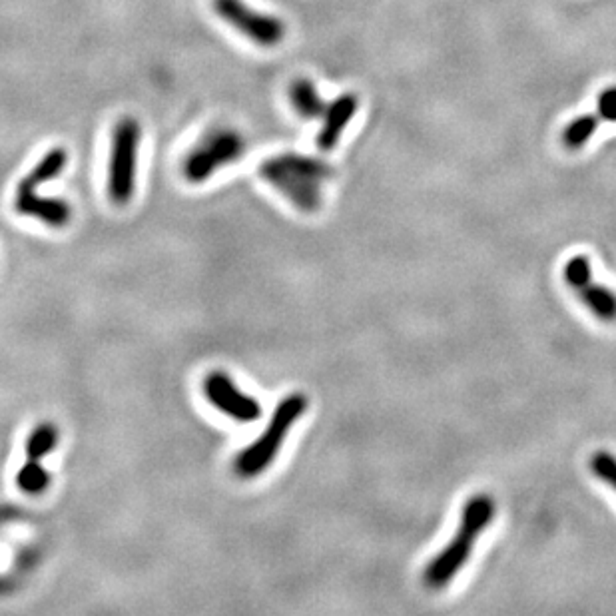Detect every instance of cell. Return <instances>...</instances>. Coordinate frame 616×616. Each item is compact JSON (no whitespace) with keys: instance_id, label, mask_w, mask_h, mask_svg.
<instances>
[{"instance_id":"6da1fadb","label":"cell","mask_w":616,"mask_h":616,"mask_svg":"<svg viewBox=\"0 0 616 616\" xmlns=\"http://www.w3.org/2000/svg\"><path fill=\"white\" fill-rule=\"evenodd\" d=\"M495 513V501L485 493L473 495L465 501L451 543L433 557L423 573V583L429 589H445L463 571L473 555V547L493 523Z\"/></svg>"},{"instance_id":"7a4b0ae2","label":"cell","mask_w":616,"mask_h":616,"mask_svg":"<svg viewBox=\"0 0 616 616\" xmlns=\"http://www.w3.org/2000/svg\"><path fill=\"white\" fill-rule=\"evenodd\" d=\"M260 176L300 212L313 214L321 208V188L333 176V168L319 158L288 152L266 160Z\"/></svg>"},{"instance_id":"3957f363","label":"cell","mask_w":616,"mask_h":616,"mask_svg":"<svg viewBox=\"0 0 616 616\" xmlns=\"http://www.w3.org/2000/svg\"><path fill=\"white\" fill-rule=\"evenodd\" d=\"M308 411V397L304 393H292L282 399L262 435L238 453L234 461V471L242 479L260 477L266 469H270L290 435L292 427L298 419H302Z\"/></svg>"},{"instance_id":"277c9868","label":"cell","mask_w":616,"mask_h":616,"mask_svg":"<svg viewBox=\"0 0 616 616\" xmlns=\"http://www.w3.org/2000/svg\"><path fill=\"white\" fill-rule=\"evenodd\" d=\"M246 154V140L232 128H214L186 154L182 176L188 184H202L222 168L238 162Z\"/></svg>"},{"instance_id":"5b68a950","label":"cell","mask_w":616,"mask_h":616,"mask_svg":"<svg viewBox=\"0 0 616 616\" xmlns=\"http://www.w3.org/2000/svg\"><path fill=\"white\" fill-rule=\"evenodd\" d=\"M140 124L136 118H122L112 132L108 158V198L116 206L130 204L136 190Z\"/></svg>"},{"instance_id":"8992f818","label":"cell","mask_w":616,"mask_h":616,"mask_svg":"<svg viewBox=\"0 0 616 616\" xmlns=\"http://www.w3.org/2000/svg\"><path fill=\"white\" fill-rule=\"evenodd\" d=\"M212 8L234 30L262 48L278 46L288 34L286 24L278 16L258 12L244 0H212Z\"/></svg>"},{"instance_id":"52a82bcc","label":"cell","mask_w":616,"mask_h":616,"mask_svg":"<svg viewBox=\"0 0 616 616\" xmlns=\"http://www.w3.org/2000/svg\"><path fill=\"white\" fill-rule=\"evenodd\" d=\"M202 389L212 407L238 423H256L264 413L262 403L246 395L224 371L208 373Z\"/></svg>"},{"instance_id":"ba28073f","label":"cell","mask_w":616,"mask_h":616,"mask_svg":"<svg viewBox=\"0 0 616 616\" xmlns=\"http://www.w3.org/2000/svg\"><path fill=\"white\" fill-rule=\"evenodd\" d=\"M14 210L20 216L46 224L48 228H66L72 220V208L66 200L40 196L36 188L18 186L14 196Z\"/></svg>"},{"instance_id":"9c48e42d","label":"cell","mask_w":616,"mask_h":616,"mask_svg":"<svg viewBox=\"0 0 616 616\" xmlns=\"http://www.w3.org/2000/svg\"><path fill=\"white\" fill-rule=\"evenodd\" d=\"M357 108H359V100L351 92L341 94L331 104H327L321 130L317 132V138H315V144L321 152H329L339 144V138L343 130L349 126V122L353 120Z\"/></svg>"},{"instance_id":"30bf717a","label":"cell","mask_w":616,"mask_h":616,"mask_svg":"<svg viewBox=\"0 0 616 616\" xmlns=\"http://www.w3.org/2000/svg\"><path fill=\"white\" fill-rule=\"evenodd\" d=\"M290 102L294 106V110L306 118V120H315V118H323L325 114V100L319 96L315 84L309 78H296L290 86Z\"/></svg>"},{"instance_id":"8fae6325","label":"cell","mask_w":616,"mask_h":616,"mask_svg":"<svg viewBox=\"0 0 616 616\" xmlns=\"http://www.w3.org/2000/svg\"><path fill=\"white\" fill-rule=\"evenodd\" d=\"M66 164H68V152L64 148H52L34 164V168L20 180L18 186L38 188V186L54 180L56 176H60L62 170L66 168Z\"/></svg>"},{"instance_id":"7c38bea8","label":"cell","mask_w":616,"mask_h":616,"mask_svg":"<svg viewBox=\"0 0 616 616\" xmlns=\"http://www.w3.org/2000/svg\"><path fill=\"white\" fill-rule=\"evenodd\" d=\"M599 126H601L599 114H583V116H577L575 120H571V122L565 126V130H563V134H561L563 146H565L567 150H573V152L585 148V146L591 142V138L597 134Z\"/></svg>"},{"instance_id":"4fadbf2b","label":"cell","mask_w":616,"mask_h":616,"mask_svg":"<svg viewBox=\"0 0 616 616\" xmlns=\"http://www.w3.org/2000/svg\"><path fill=\"white\" fill-rule=\"evenodd\" d=\"M583 304L603 321H616V294L601 284L591 282L587 288L579 290Z\"/></svg>"},{"instance_id":"5bb4252c","label":"cell","mask_w":616,"mask_h":616,"mask_svg":"<svg viewBox=\"0 0 616 616\" xmlns=\"http://www.w3.org/2000/svg\"><path fill=\"white\" fill-rule=\"evenodd\" d=\"M58 445V429L54 423H40L34 427L26 439L24 453L28 461H42L46 455H50Z\"/></svg>"},{"instance_id":"9a60e30c","label":"cell","mask_w":616,"mask_h":616,"mask_svg":"<svg viewBox=\"0 0 616 616\" xmlns=\"http://www.w3.org/2000/svg\"><path fill=\"white\" fill-rule=\"evenodd\" d=\"M50 473L42 467L40 461H24V465L16 473V487L24 495H42L50 487Z\"/></svg>"},{"instance_id":"2e32d148","label":"cell","mask_w":616,"mask_h":616,"mask_svg":"<svg viewBox=\"0 0 616 616\" xmlns=\"http://www.w3.org/2000/svg\"><path fill=\"white\" fill-rule=\"evenodd\" d=\"M563 278L569 288L573 290H583L593 282V268L591 260L587 256H573L565 268H563Z\"/></svg>"},{"instance_id":"e0dca14e","label":"cell","mask_w":616,"mask_h":616,"mask_svg":"<svg viewBox=\"0 0 616 616\" xmlns=\"http://www.w3.org/2000/svg\"><path fill=\"white\" fill-rule=\"evenodd\" d=\"M591 471L597 479L616 491V457L609 451H597L591 457Z\"/></svg>"},{"instance_id":"ac0fdd59","label":"cell","mask_w":616,"mask_h":616,"mask_svg":"<svg viewBox=\"0 0 616 616\" xmlns=\"http://www.w3.org/2000/svg\"><path fill=\"white\" fill-rule=\"evenodd\" d=\"M597 114L601 120L616 124V86H607L597 98Z\"/></svg>"}]
</instances>
